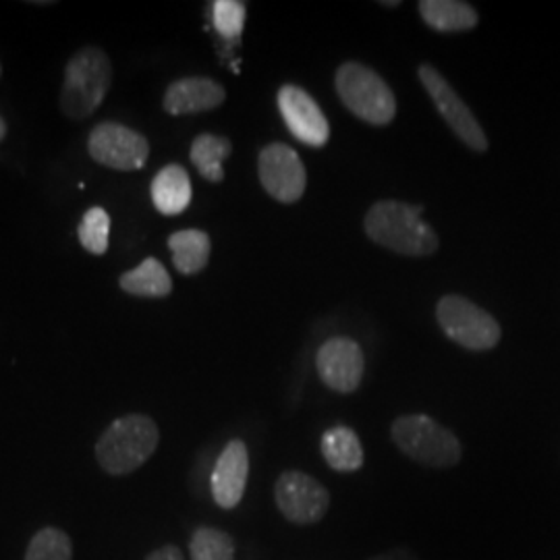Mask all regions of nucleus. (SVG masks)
<instances>
[{"mask_svg":"<svg viewBox=\"0 0 560 560\" xmlns=\"http://www.w3.org/2000/svg\"><path fill=\"white\" fill-rule=\"evenodd\" d=\"M423 208L402 201H378L365 217L368 237L409 258H423L439 249V237L421 219Z\"/></svg>","mask_w":560,"mask_h":560,"instance_id":"nucleus-1","label":"nucleus"},{"mask_svg":"<svg viewBox=\"0 0 560 560\" xmlns=\"http://www.w3.org/2000/svg\"><path fill=\"white\" fill-rule=\"evenodd\" d=\"M145 560H185L183 552L177 546H162L159 550H154Z\"/></svg>","mask_w":560,"mask_h":560,"instance_id":"nucleus-25","label":"nucleus"},{"mask_svg":"<svg viewBox=\"0 0 560 560\" xmlns=\"http://www.w3.org/2000/svg\"><path fill=\"white\" fill-rule=\"evenodd\" d=\"M4 136H7V122H4V119L0 117V141H2Z\"/></svg>","mask_w":560,"mask_h":560,"instance_id":"nucleus-27","label":"nucleus"},{"mask_svg":"<svg viewBox=\"0 0 560 560\" xmlns=\"http://www.w3.org/2000/svg\"><path fill=\"white\" fill-rule=\"evenodd\" d=\"M88 152L102 166L115 171H138L150 156V143L140 131L104 120L90 131Z\"/></svg>","mask_w":560,"mask_h":560,"instance_id":"nucleus-8","label":"nucleus"},{"mask_svg":"<svg viewBox=\"0 0 560 560\" xmlns=\"http://www.w3.org/2000/svg\"><path fill=\"white\" fill-rule=\"evenodd\" d=\"M245 4L240 0H217L214 2V27L221 34L224 40H235L240 38L245 25Z\"/></svg>","mask_w":560,"mask_h":560,"instance_id":"nucleus-24","label":"nucleus"},{"mask_svg":"<svg viewBox=\"0 0 560 560\" xmlns=\"http://www.w3.org/2000/svg\"><path fill=\"white\" fill-rule=\"evenodd\" d=\"M420 15L428 27L442 34L469 32L480 21L476 9L459 0H421Z\"/></svg>","mask_w":560,"mask_h":560,"instance_id":"nucleus-16","label":"nucleus"},{"mask_svg":"<svg viewBox=\"0 0 560 560\" xmlns=\"http://www.w3.org/2000/svg\"><path fill=\"white\" fill-rule=\"evenodd\" d=\"M279 108L289 131L298 140L322 148L330 138V125L316 101L298 85H282L279 92Z\"/></svg>","mask_w":560,"mask_h":560,"instance_id":"nucleus-12","label":"nucleus"},{"mask_svg":"<svg viewBox=\"0 0 560 560\" xmlns=\"http://www.w3.org/2000/svg\"><path fill=\"white\" fill-rule=\"evenodd\" d=\"M275 497L280 513L298 525L318 523L330 506L328 490L301 471H284L277 481Z\"/></svg>","mask_w":560,"mask_h":560,"instance_id":"nucleus-9","label":"nucleus"},{"mask_svg":"<svg viewBox=\"0 0 560 560\" xmlns=\"http://www.w3.org/2000/svg\"><path fill=\"white\" fill-rule=\"evenodd\" d=\"M261 187L282 203H295L305 191V166L298 152L284 143H270L258 159Z\"/></svg>","mask_w":560,"mask_h":560,"instance_id":"nucleus-10","label":"nucleus"},{"mask_svg":"<svg viewBox=\"0 0 560 560\" xmlns=\"http://www.w3.org/2000/svg\"><path fill=\"white\" fill-rule=\"evenodd\" d=\"M436 318L444 335L469 351H488L501 340V324L474 301L460 295L442 298Z\"/></svg>","mask_w":560,"mask_h":560,"instance_id":"nucleus-6","label":"nucleus"},{"mask_svg":"<svg viewBox=\"0 0 560 560\" xmlns=\"http://www.w3.org/2000/svg\"><path fill=\"white\" fill-rule=\"evenodd\" d=\"M191 560H235V540L221 529L200 527L189 544Z\"/></svg>","mask_w":560,"mask_h":560,"instance_id":"nucleus-21","label":"nucleus"},{"mask_svg":"<svg viewBox=\"0 0 560 560\" xmlns=\"http://www.w3.org/2000/svg\"><path fill=\"white\" fill-rule=\"evenodd\" d=\"M113 85V62L108 55L85 46L75 52L65 67V81L60 90V110L73 120L92 117Z\"/></svg>","mask_w":560,"mask_h":560,"instance_id":"nucleus-2","label":"nucleus"},{"mask_svg":"<svg viewBox=\"0 0 560 560\" xmlns=\"http://www.w3.org/2000/svg\"><path fill=\"white\" fill-rule=\"evenodd\" d=\"M249 476V455L243 441H231L212 471V497L221 509H235L240 504Z\"/></svg>","mask_w":560,"mask_h":560,"instance_id":"nucleus-13","label":"nucleus"},{"mask_svg":"<svg viewBox=\"0 0 560 560\" xmlns=\"http://www.w3.org/2000/svg\"><path fill=\"white\" fill-rule=\"evenodd\" d=\"M152 201L166 217H177L191 201V180L180 164H168L152 180Z\"/></svg>","mask_w":560,"mask_h":560,"instance_id":"nucleus-15","label":"nucleus"},{"mask_svg":"<svg viewBox=\"0 0 560 560\" xmlns=\"http://www.w3.org/2000/svg\"><path fill=\"white\" fill-rule=\"evenodd\" d=\"M372 560H420L416 555H411L407 548H395V550H390V552H386V555H381V557H376V559Z\"/></svg>","mask_w":560,"mask_h":560,"instance_id":"nucleus-26","label":"nucleus"},{"mask_svg":"<svg viewBox=\"0 0 560 560\" xmlns=\"http://www.w3.org/2000/svg\"><path fill=\"white\" fill-rule=\"evenodd\" d=\"M233 152V143L212 133H201L191 143V162L198 168L201 177L210 183H221L224 179L222 162L226 161Z\"/></svg>","mask_w":560,"mask_h":560,"instance_id":"nucleus-20","label":"nucleus"},{"mask_svg":"<svg viewBox=\"0 0 560 560\" xmlns=\"http://www.w3.org/2000/svg\"><path fill=\"white\" fill-rule=\"evenodd\" d=\"M78 235H80L81 245L85 252H90L94 256H104L108 252L110 214L101 206L90 208L81 219Z\"/></svg>","mask_w":560,"mask_h":560,"instance_id":"nucleus-22","label":"nucleus"},{"mask_svg":"<svg viewBox=\"0 0 560 560\" xmlns=\"http://www.w3.org/2000/svg\"><path fill=\"white\" fill-rule=\"evenodd\" d=\"M421 85L425 88L428 96L439 108L442 119L453 129V133L459 138L467 148L476 152L488 150V138L481 129L480 122L474 117V113L467 108V104L460 101L459 94L453 90V85L444 80L439 69L432 65H421L418 69Z\"/></svg>","mask_w":560,"mask_h":560,"instance_id":"nucleus-7","label":"nucleus"},{"mask_svg":"<svg viewBox=\"0 0 560 560\" xmlns=\"http://www.w3.org/2000/svg\"><path fill=\"white\" fill-rule=\"evenodd\" d=\"M119 287L136 298L161 300L168 298L173 291V280L156 258H145L138 268L125 272L119 279Z\"/></svg>","mask_w":560,"mask_h":560,"instance_id":"nucleus-19","label":"nucleus"},{"mask_svg":"<svg viewBox=\"0 0 560 560\" xmlns=\"http://www.w3.org/2000/svg\"><path fill=\"white\" fill-rule=\"evenodd\" d=\"M322 455L340 474L358 471L363 465V448L358 434L347 425H335L322 436Z\"/></svg>","mask_w":560,"mask_h":560,"instance_id":"nucleus-17","label":"nucleus"},{"mask_svg":"<svg viewBox=\"0 0 560 560\" xmlns=\"http://www.w3.org/2000/svg\"><path fill=\"white\" fill-rule=\"evenodd\" d=\"M382 7H400L399 0H395V2H381Z\"/></svg>","mask_w":560,"mask_h":560,"instance_id":"nucleus-28","label":"nucleus"},{"mask_svg":"<svg viewBox=\"0 0 560 560\" xmlns=\"http://www.w3.org/2000/svg\"><path fill=\"white\" fill-rule=\"evenodd\" d=\"M159 425L148 416L131 413L115 420L96 444V457L110 476H127L140 469L159 446Z\"/></svg>","mask_w":560,"mask_h":560,"instance_id":"nucleus-3","label":"nucleus"},{"mask_svg":"<svg viewBox=\"0 0 560 560\" xmlns=\"http://www.w3.org/2000/svg\"><path fill=\"white\" fill-rule=\"evenodd\" d=\"M393 441L400 451L428 467H453L460 460L457 436L428 416H402L393 423Z\"/></svg>","mask_w":560,"mask_h":560,"instance_id":"nucleus-5","label":"nucleus"},{"mask_svg":"<svg viewBox=\"0 0 560 560\" xmlns=\"http://www.w3.org/2000/svg\"><path fill=\"white\" fill-rule=\"evenodd\" d=\"M316 368L322 382L340 395L358 390L365 372L363 351L355 340L337 337L326 340L318 351Z\"/></svg>","mask_w":560,"mask_h":560,"instance_id":"nucleus-11","label":"nucleus"},{"mask_svg":"<svg viewBox=\"0 0 560 560\" xmlns=\"http://www.w3.org/2000/svg\"><path fill=\"white\" fill-rule=\"evenodd\" d=\"M226 98V92L219 81L210 78H185L173 81L166 92L162 106L168 115H198L219 108Z\"/></svg>","mask_w":560,"mask_h":560,"instance_id":"nucleus-14","label":"nucleus"},{"mask_svg":"<svg viewBox=\"0 0 560 560\" xmlns=\"http://www.w3.org/2000/svg\"><path fill=\"white\" fill-rule=\"evenodd\" d=\"M335 83L340 101L358 119L370 125H388L395 119V94L370 67L349 60L340 65Z\"/></svg>","mask_w":560,"mask_h":560,"instance_id":"nucleus-4","label":"nucleus"},{"mask_svg":"<svg viewBox=\"0 0 560 560\" xmlns=\"http://www.w3.org/2000/svg\"><path fill=\"white\" fill-rule=\"evenodd\" d=\"M168 247L173 252V264L180 275L191 277L198 275L210 260L212 243L208 233L200 229H185L168 237Z\"/></svg>","mask_w":560,"mask_h":560,"instance_id":"nucleus-18","label":"nucleus"},{"mask_svg":"<svg viewBox=\"0 0 560 560\" xmlns=\"http://www.w3.org/2000/svg\"><path fill=\"white\" fill-rule=\"evenodd\" d=\"M71 538L57 527H44L27 546L25 560H71Z\"/></svg>","mask_w":560,"mask_h":560,"instance_id":"nucleus-23","label":"nucleus"}]
</instances>
